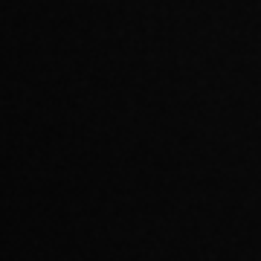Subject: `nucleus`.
Masks as SVG:
<instances>
[]
</instances>
